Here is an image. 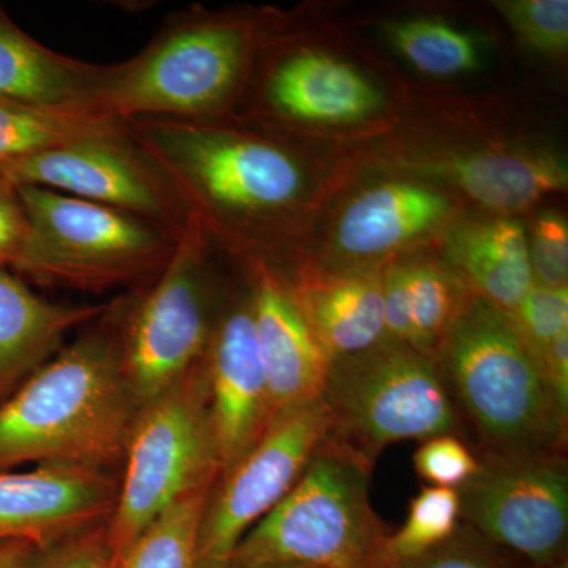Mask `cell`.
Returning <instances> with one entry per match:
<instances>
[{
    "label": "cell",
    "instance_id": "6da1fadb",
    "mask_svg": "<svg viewBox=\"0 0 568 568\" xmlns=\"http://www.w3.org/2000/svg\"><path fill=\"white\" fill-rule=\"evenodd\" d=\"M125 122L159 164L209 241L263 244L286 226L306 189L294 153L215 119L136 118Z\"/></svg>",
    "mask_w": 568,
    "mask_h": 568
},
{
    "label": "cell",
    "instance_id": "7a4b0ae2",
    "mask_svg": "<svg viewBox=\"0 0 568 568\" xmlns=\"http://www.w3.org/2000/svg\"><path fill=\"white\" fill-rule=\"evenodd\" d=\"M136 410L104 312L0 403V473L24 463L111 473Z\"/></svg>",
    "mask_w": 568,
    "mask_h": 568
},
{
    "label": "cell",
    "instance_id": "3957f363",
    "mask_svg": "<svg viewBox=\"0 0 568 568\" xmlns=\"http://www.w3.org/2000/svg\"><path fill=\"white\" fill-rule=\"evenodd\" d=\"M435 361L458 416L477 436L478 454L566 452L568 416L507 312L467 298Z\"/></svg>",
    "mask_w": 568,
    "mask_h": 568
},
{
    "label": "cell",
    "instance_id": "277c9868",
    "mask_svg": "<svg viewBox=\"0 0 568 568\" xmlns=\"http://www.w3.org/2000/svg\"><path fill=\"white\" fill-rule=\"evenodd\" d=\"M254 44L253 21L174 11L140 54L110 65L92 106L115 121L219 118L241 92Z\"/></svg>",
    "mask_w": 568,
    "mask_h": 568
},
{
    "label": "cell",
    "instance_id": "5b68a950",
    "mask_svg": "<svg viewBox=\"0 0 568 568\" xmlns=\"http://www.w3.org/2000/svg\"><path fill=\"white\" fill-rule=\"evenodd\" d=\"M372 470L325 437L294 488L245 534L227 567L376 568L387 532L369 503Z\"/></svg>",
    "mask_w": 568,
    "mask_h": 568
},
{
    "label": "cell",
    "instance_id": "8992f818",
    "mask_svg": "<svg viewBox=\"0 0 568 568\" xmlns=\"http://www.w3.org/2000/svg\"><path fill=\"white\" fill-rule=\"evenodd\" d=\"M29 234L13 271L47 287L103 291L153 282L179 235L141 216L40 186H18Z\"/></svg>",
    "mask_w": 568,
    "mask_h": 568
},
{
    "label": "cell",
    "instance_id": "52a82bcc",
    "mask_svg": "<svg viewBox=\"0 0 568 568\" xmlns=\"http://www.w3.org/2000/svg\"><path fill=\"white\" fill-rule=\"evenodd\" d=\"M209 241L190 216L162 274L108 305L123 381L138 407L203 365L223 310H216Z\"/></svg>",
    "mask_w": 568,
    "mask_h": 568
},
{
    "label": "cell",
    "instance_id": "ba28073f",
    "mask_svg": "<svg viewBox=\"0 0 568 568\" xmlns=\"http://www.w3.org/2000/svg\"><path fill=\"white\" fill-rule=\"evenodd\" d=\"M320 403L327 437L372 466L392 444L458 433L435 358L394 339L332 361Z\"/></svg>",
    "mask_w": 568,
    "mask_h": 568
},
{
    "label": "cell",
    "instance_id": "9c48e42d",
    "mask_svg": "<svg viewBox=\"0 0 568 568\" xmlns=\"http://www.w3.org/2000/svg\"><path fill=\"white\" fill-rule=\"evenodd\" d=\"M220 473L203 362L138 407L123 450L118 503L106 525L112 558L181 497L211 488Z\"/></svg>",
    "mask_w": 568,
    "mask_h": 568
},
{
    "label": "cell",
    "instance_id": "30bf717a",
    "mask_svg": "<svg viewBox=\"0 0 568 568\" xmlns=\"http://www.w3.org/2000/svg\"><path fill=\"white\" fill-rule=\"evenodd\" d=\"M0 174L17 186H40L132 213L175 235H181L190 219L166 175L123 121L0 166Z\"/></svg>",
    "mask_w": 568,
    "mask_h": 568
},
{
    "label": "cell",
    "instance_id": "8fae6325",
    "mask_svg": "<svg viewBox=\"0 0 568 568\" xmlns=\"http://www.w3.org/2000/svg\"><path fill=\"white\" fill-rule=\"evenodd\" d=\"M462 523L528 564L568 556V469L564 452L478 454V469L458 488Z\"/></svg>",
    "mask_w": 568,
    "mask_h": 568
},
{
    "label": "cell",
    "instance_id": "7c38bea8",
    "mask_svg": "<svg viewBox=\"0 0 568 568\" xmlns=\"http://www.w3.org/2000/svg\"><path fill=\"white\" fill-rule=\"evenodd\" d=\"M320 402L276 414L256 446L224 469L201 518L200 568H226L234 549L286 497L327 437Z\"/></svg>",
    "mask_w": 568,
    "mask_h": 568
},
{
    "label": "cell",
    "instance_id": "4fadbf2b",
    "mask_svg": "<svg viewBox=\"0 0 568 568\" xmlns=\"http://www.w3.org/2000/svg\"><path fill=\"white\" fill-rule=\"evenodd\" d=\"M119 480L108 470L39 465L0 473V544L31 541L39 549L106 525L118 503Z\"/></svg>",
    "mask_w": 568,
    "mask_h": 568
},
{
    "label": "cell",
    "instance_id": "5bb4252c",
    "mask_svg": "<svg viewBox=\"0 0 568 568\" xmlns=\"http://www.w3.org/2000/svg\"><path fill=\"white\" fill-rule=\"evenodd\" d=\"M204 376L223 473L256 446L275 418L248 295L223 308L204 358Z\"/></svg>",
    "mask_w": 568,
    "mask_h": 568
},
{
    "label": "cell",
    "instance_id": "9a60e30c",
    "mask_svg": "<svg viewBox=\"0 0 568 568\" xmlns=\"http://www.w3.org/2000/svg\"><path fill=\"white\" fill-rule=\"evenodd\" d=\"M248 301L275 416L320 402L332 358L306 324L290 284L263 260L250 265Z\"/></svg>",
    "mask_w": 568,
    "mask_h": 568
},
{
    "label": "cell",
    "instance_id": "2e32d148",
    "mask_svg": "<svg viewBox=\"0 0 568 568\" xmlns=\"http://www.w3.org/2000/svg\"><path fill=\"white\" fill-rule=\"evenodd\" d=\"M264 102L287 121L349 123L375 112L381 95L353 67L316 51H297L265 74Z\"/></svg>",
    "mask_w": 568,
    "mask_h": 568
},
{
    "label": "cell",
    "instance_id": "e0dca14e",
    "mask_svg": "<svg viewBox=\"0 0 568 568\" xmlns=\"http://www.w3.org/2000/svg\"><path fill=\"white\" fill-rule=\"evenodd\" d=\"M106 306L54 304L0 267V403L62 349L71 331L99 320Z\"/></svg>",
    "mask_w": 568,
    "mask_h": 568
},
{
    "label": "cell",
    "instance_id": "ac0fdd59",
    "mask_svg": "<svg viewBox=\"0 0 568 568\" xmlns=\"http://www.w3.org/2000/svg\"><path fill=\"white\" fill-rule=\"evenodd\" d=\"M422 173L457 186L491 211H526L548 194L567 189L566 163L540 149H493L444 156L422 164Z\"/></svg>",
    "mask_w": 568,
    "mask_h": 568
},
{
    "label": "cell",
    "instance_id": "d6986e66",
    "mask_svg": "<svg viewBox=\"0 0 568 568\" xmlns=\"http://www.w3.org/2000/svg\"><path fill=\"white\" fill-rule=\"evenodd\" d=\"M306 324L332 361L387 339L383 274L305 275L287 282Z\"/></svg>",
    "mask_w": 568,
    "mask_h": 568
},
{
    "label": "cell",
    "instance_id": "ffe728a7",
    "mask_svg": "<svg viewBox=\"0 0 568 568\" xmlns=\"http://www.w3.org/2000/svg\"><path fill=\"white\" fill-rule=\"evenodd\" d=\"M450 212V201L428 186L381 183L347 205L336 226V245L357 260L381 256L428 233Z\"/></svg>",
    "mask_w": 568,
    "mask_h": 568
},
{
    "label": "cell",
    "instance_id": "44dd1931",
    "mask_svg": "<svg viewBox=\"0 0 568 568\" xmlns=\"http://www.w3.org/2000/svg\"><path fill=\"white\" fill-rule=\"evenodd\" d=\"M110 65L50 50L0 7V99L39 104H92Z\"/></svg>",
    "mask_w": 568,
    "mask_h": 568
},
{
    "label": "cell",
    "instance_id": "7402d4cb",
    "mask_svg": "<svg viewBox=\"0 0 568 568\" xmlns=\"http://www.w3.org/2000/svg\"><path fill=\"white\" fill-rule=\"evenodd\" d=\"M450 254L467 284L504 312L511 313L532 287L529 242L521 224L510 219L455 227Z\"/></svg>",
    "mask_w": 568,
    "mask_h": 568
},
{
    "label": "cell",
    "instance_id": "603a6c76",
    "mask_svg": "<svg viewBox=\"0 0 568 568\" xmlns=\"http://www.w3.org/2000/svg\"><path fill=\"white\" fill-rule=\"evenodd\" d=\"M92 104H39L0 99V166L118 125Z\"/></svg>",
    "mask_w": 568,
    "mask_h": 568
},
{
    "label": "cell",
    "instance_id": "cb8c5ba5",
    "mask_svg": "<svg viewBox=\"0 0 568 568\" xmlns=\"http://www.w3.org/2000/svg\"><path fill=\"white\" fill-rule=\"evenodd\" d=\"M211 488L190 493L168 507L112 558L111 568H200L201 518Z\"/></svg>",
    "mask_w": 568,
    "mask_h": 568
},
{
    "label": "cell",
    "instance_id": "d4e9b609",
    "mask_svg": "<svg viewBox=\"0 0 568 568\" xmlns=\"http://www.w3.org/2000/svg\"><path fill=\"white\" fill-rule=\"evenodd\" d=\"M386 37L410 65L432 77H454L476 70L480 43L473 33L459 31L437 20L387 22Z\"/></svg>",
    "mask_w": 568,
    "mask_h": 568
},
{
    "label": "cell",
    "instance_id": "484cf974",
    "mask_svg": "<svg viewBox=\"0 0 568 568\" xmlns=\"http://www.w3.org/2000/svg\"><path fill=\"white\" fill-rule=\"evenodd\" d=\"M413 343L418 353L435 358L448 328L466 304L462 284L429 263L406 264Z\"/></svg>",
    "mask_w": 568,
    "mask_h": 568
},
{
    "label": "cell",
    "instance_id": "4316f807",
    "mask_svg": "<svg viewBox=\"0 0 568 568\" xmlns=\"http://www.w3.org/2000/svg\"><path fill=\"white\" fill-rule=\"evenodd\" d=\"M462 525V500L458 489L426 487L409 504L405 525L387 534L381 560L406 559L454 536Z\"/></svg>",
    "mask_w": 568,
    "mask_h": 568
},
{
    "label": "cell",
    "instance_id": "83f0119b",
    "mask_svg": "<svg viewBox=\"0 0 568 568\" xmlns=\"http://www.w3.org/2000/svg\"><path fill=\"white\" fill-rule=\"evenodd\" d=\"M376 568H523L514 555L489 544L469 526L437 547L406 559L381 560Z\"/></svg>",
    "mask_w": 568,
    "mask_h": 568
},
{
    "label": "cell",
    "instance_id": "f1b7e54d",
    "mask_svg": "<svg viewBox=\"0 0 568 568\" xmlns=\"http://www.w3.org/2000/svg\"><path fill=\"white\" fill-rule=\"evenodd\" d=\"M495 6L523 43L532 50L544 54L567 51V0H500Z\"/></svg>",
    "mask_w": 568,
    "mask_h": 568
},
{
    "label": "cell",
    "instance_id": "f546056e",
    "mask_svg": "<svg viewBox=\"0 0 568 568\" xmlns=\"http://www.w3.org/2000/svg\"><path fill=\"white\" fill-rule=\"evenodd\" d=\"M508 315L523 342L538 358L549 343L568 332V286L545 287L532 284L517 308Z\"/></svg>",
    "mask_w": 568,
    "mask_h": 568
},
{
    "label": "cell",
    "instance_id": "4dcf8cb0",
    "mask_svg": "<svg viewBox=\"0 0 568 568\" xmlns=\"http://www.w3.org/2000/svg\"><path fill=\"white\" fill-rule=\"evenodd\" d=\"M413 462L422 480L440 488H462L478 469V455L457 435H439L422 440Z\"/></svg>",
    "mask_w": 568,
    "mask_h": 568
},
{
    "label": "cell",
    "instance_id": "1f68e13d",
    "mask_svg": "<svg viewBox=\"0 0 568 568\" xmlns=\"http://www.w3.org/2000/svg\"><path fill=\"white\" fill-rule=\"evenodd\" d=\"M530 271L534 284L566 287L568 280V226L556 213H545L537 220L529 244Z\"/></svg>",
    "mask_w": 568,
    "mask_h": 568
},
{
    "label": "cell",
    "instance_id": "d6a6232c",
    "mask_svg": "<svg viewBox=\"0 0 568 568\" xmlns=\"http://www.w3.org/2000/svg\"><path fill=\"white\" fill-rule=\"evenodd\" d=\"M106 525L84 530L54 547L40 549L32 568H111L112 551Z\"/></svg>",
    "mask_w": 568,
    "mask_h": 568
},
{
    "label": "cell",
    "instance_id": "836d02e7",
    "mask_svg": "<svg viewBox=\"0 0 568 568\" xmlns=\"http://www.w3.org/2000/svg\"><path fill=\"white\" fill-rule=\"evenodd\" d=\"M29 234V219L20 190L0 174V267L13 271Z\"/></svg>",
    "mask_w": 568,
    "mask_h": 568
},
{
    "label": "cell",
    "instance_id": "e575fe53",
    "mask_svg": "<svg viewBox=\"0 0 568 568\" xmlns=\"http://www.w3.org/2000/svg\"><path fill=\"white\" fill-rule=\"evenodd\" d=\"M537 361L556 403L568 416V332L549 343Z\"/></svg>",
    "mask_w": 568,
    "mask_h": 568
},
{
    "label": "cell",
    "instance_id": "d590c367",
    "mask_svg": "<svg viewBox=\"0 0 568 568\" xmlns=\"http://www.w3.org/2000/svg\"><path fill=\"white\" fill-rule=\"evenodd\" d=\"M40 549L31 541L11 540L0 544V568H32Z\"/></svg>",
    "mask_w": 568,
    "mask_h": 568
},
{
    "label": "cell",
    "instance_id": "8d00e7d4",
    "mask_svg": "<svg viewBox=\"0 0 568 568\" xmlns=\"http://www.w3.org/2000/svg\"><path fill=\"white\" fill-rule=\"evenodd\" d=\"M523 568H568V556L547 564H528V566Z\"/></svg>",
    "mask_w": 568,
    "mask_h": 568
},
{
    "label": "cell",
    "instance_id": "74e56055",
    "mask_svg": "<svg viewBox=\"0 0 568 568\" xmlns=\"http://www.w3.org/2000/svg\"><path fill=\"white\" fill-rule=\"evenodd\" d=\"M227 568H304V567H227Z\"/></svg>",
    "mask_w": 568,
    "mask_h": 568
}]
</instances>
